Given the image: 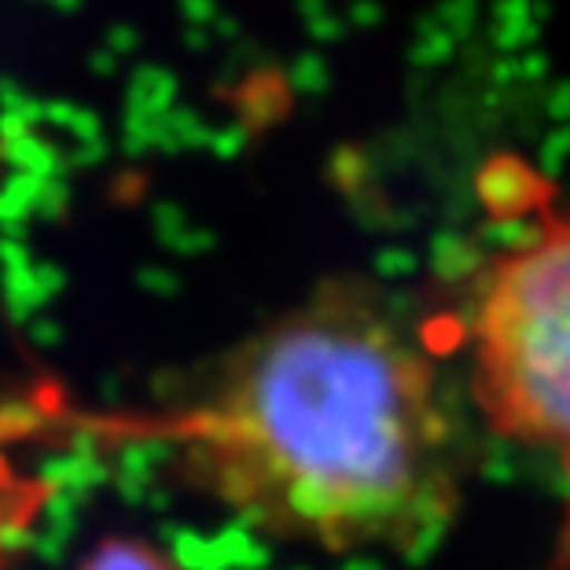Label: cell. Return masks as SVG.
Instances as JSON below:
<instances>
[{"label":"cell","instance_id":"7a4b0ae2","mask_svg":"<svg viewBox=\"0 0 570 570\" xmlns=\"http://www.w3.org/2000/svg\"><path fill=\"white\" fill-rule=\"evenodd\" d=\"M464 338L487 423L549 456L570 482V210L544 217L482 269Z\"/></svg>","mask_w":570,"mask_h":570},{"label":"cell","instance_id":"3957f363","mask_svg":"<svg viewBox=\"0 0 570 570\" xmlns=\"http://www.w3.org/2000/svg\"><path fill=\"white\" fill-rule=\"evenodd\" d=\"M81 570H180L169 556L151 541L140 538H107L85 556Z\"/></svg>","mask_w":570,"mask_h":570},{"label":"cell","instance_id":"6da1fadb","mask_svg":"<svg viewBox=\"0 0 570 570\" xmlns=\"http://www.w3.org/2000/svg\"><path fill=\"white\" fill-rule=\"evenodd\" d=\"M159 434L228 512L324 552L431 549L464 501L442 365L365 284H324L258 327Z\"/></svg>","mask_w":570,"mask_h":570}]
</instances>
